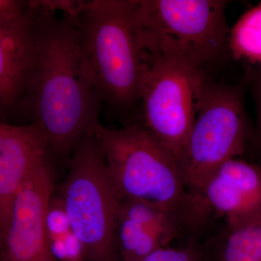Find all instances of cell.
<instances>
[{
    "label": "cell",
    "mask_w": 261,
    "mask_h": 261,
    "mask_svg": "<svg viewBox=\"0 0 261 261\" xmlns=\"http://www.w3.org/2000/svg\"><path fill=\"white\" fill-rule=\"evenodd\" d=\"M61 10L39 2L35 65L20 105L54 155L65 159L101 124L102 106L82 65L74 10L67 3Z\"/></svg>",
    "instance_id": "obj_1"
},
{
    "label": "cell",
    "mask_w": 261,
    "mask_h": 261,
    "mask_svg": "<svg viewBox=\"0 0 261 261\" xmlns=\"http://www.w3.org/2000/svg\"><path fill=\"white\" fill-rule=\"evenodd\" d=\"M136 0H93L74 10L82 65L102 107L135 114L147 56L135 22Z\"/></svg>",
    "instance_id": "obj_2"
},
{
    "label": "cell",
    "mask_w": 261,
    "mask_h": 261,
    "mask_svg": "<svg viewBox=\"0 0 261 261\" xmlns=\"http://www.w3.org/2000/svg\"><path fill=\"white\" fill-rule=\"evenodd\" d=\"M93 135L121 200L157 206L177 220L185 232L204 224L210 211L187 190L176 160L148 130L138 124L119 129L100 124Z\"/></svg>",
    "instance_id": "obj_3"
},
{
    "label": "cell",
    "mask_w": 261,
    "mask_h": 261,
    "mask_svg": "<svg viewBox=\"0 0 261 261\" xmlns=\"http://www.w3.org/2000/svg\"><path fill=\"white\" fill-rule=\"evenodd\" d=\"M225 0H136L135 22L144 50L203 70L229 53Z\"/></svg>",
    "instance_id": "obj_4"
},
{
    "label": "cell",
    "mask_w": 261,
    "mask_h": 261,
    "mask_svg": "<svg viewBox=\"0 0 261 261\" xmlns=\"http://www.w3.org/2000/svg\"><path fill=\"white\" fill-rule=\"evenodd\" d=\"M57 195L83 245L86 261H120L116 230L121 200L93 135L75 147Z\"/></svg>",
    "instance_id": "obj_5"
},
{
    "label": "cell",
    "mask_w": 261,
    "mask_h": 261,
    "mask_svg": "<svg viewBox=\"0 0 261 261\" xmlns=\"http://www.w3.org/2000/svg\"><path fill=\"white\" fill-rule=\"evenodd\" d=\"M250 132L243 87L207 81L178 164L187 190L200 197L224 163L243 154Z\"/></svg>",
    "instance_id": "obj_6"
},
{
    "label": "cell",
    "mask_w": 261,
    "mask_h": 261,
    "mask_svg": "<svg viewBox=\"0 0 261 261\" xmlns=\"http://www.w3.org/2000/svg\"><path fill=\"white\" fill-rule=\"evenodd\" d=\"M203 70L185 62L147 56L140 112L148 130L178 165L207 83ZM179 168V167H178Z\"/></svg>",
    "instance_id": "obj_7"
},
{
    "label": "cell",
    "mask_w": 261,
    "mask_h": 261,
    "mask_svg": "<svg viewBox=\"0 0 261 261\" xmlns=\"http://www.w3.org/2000/svg\"><path fill=\"white\" fill-rule=\"evenodd\" d=\"M54 194L50 161L38 168L15 198L0 261H58L49 248L44 214Z\"/></svg>",
    "instance_id": "obj_8"
},
{
    "label": "cell",
    "mask_w": 261,
    "mask_h": 261,
    "mask_svg": "<svg viewBox=\"0 0 261 261\" xmlns=\"http://www.w3.org/2000/svg\"><path fill=\"white\" fill-rule=\"evenodd\" d=\"M53 154L45 137L35 125L18 126L0 121V250L17 195Z\"/></svg>",
    "instance_id": "obj_9"
},
{
    "label": "cell",
    "mask_w": 261,
    "mask_h": 261,
    "mask_svg": "<svg viewBox=\"0 0 261 261\" xmlns=\"http://www.w3.org/2000/svg\"><path fill=\"white\" fill-rule=\"evenodd\" d=\"M39 3L21 18L0 20V111L21 104L35 65L34 25Z\"/></svg>",
    "instance_id": "obj_10"
},
{
    "label": "cell",
    "mask_w": 261,
    "mask_h": 261,
    "mask_svg": "<svg viewBox=\"0 0 261 261\" xmlns=\"http://www.w3.org/2000/svg\"><path fill=\"white\" fill-rule=\"evenodd\" d=\"M200 197L210 212L233 224L261 213V166L228 160L206 183Z\"/></svg>",
    "instance_id": "obj_11"
},
{
    "label": "cell",
    "mask_w": 261,
    "mask_h": 261,
    "mask_svg": "<svg viewBox=\"0 0 261 261\" xmlns=\"http://www.w3.org/2000/svg\"><path fill=\"white\" fill-rule=\"evenodd\" d=\"M197 249L201 261H261V213L226 224Z\"/></svg>",
    "instance_id": "obj_12"
},
{
    "label": "cell",
    "mask_w": 261,
    "mask_h": 261,
    "mask_svg": "<svg viewBox=\"0 0 261 261\" xmlns=\"http://www.w3.org/2000/svg\"><path fill=\"white\" fill-rule=\"evenodd\" d=\"M116 236L120 261H140L171 242L164 235L119 214Z\"/></svg>",
    "instance_id": "obj_13"
},
{
    "label": "cell",
    "mask_w": 261,
    "mask_h": 261,
    "mask_svg": "<svg viewBox=\"0 0 261 261\" xmlns=\"http://www.w3.org/2000/svg\"><path fill=\"white\" fill-rule=\"evenodd\" d=\"M228 49L235 60L252 66L261 65V2L247 10L230 29Z\"/></svg>",
    "instance_id": "obj_14"
},
{
    "label": "cell",
    "mask_w": 261,
    "mask_h": 261,
    "mask_svg": "<svg viewBox=\"0 0 261 261\" xmlns=\"http://www.w3.org/2000/svg\"><path fill=\"white\" fill-rule=\"evenodd\" d=\"M44 227L48 240L61 238L72 231L63 202L57 195L51 196L44 214Z\"/></svg>",
    "instance_id": "obj_15"
},
{
    "label": "cell",
    "mask_w": 261,
    "mask_h": 261,
    "mask_svg": "<svg viewBox=\"0 0 261 261\" xmlns=\"http://www.w3.org/2000/svg\"><path fill=\"white\" fill-rule=\"evenodd\" d=\"M48 241L51 253L58 261H86L83 245L73 231Z\"/></svg>",
    "instance_id": "obj_16"
},
{
    "label": "cell",
    "mask_w": 261,
    "mask_h": 261,
    "mask_svg": "<svg viewBox=\"0 0 261 261\" xmlns=\"http://www.w3.org/2000/svg\"><path fill=\"white\" fill-rule=\"evenodd\" d=\"M140 261H201L197 247H160Z\"/></svg>",
    "instance_id": "obj_17"
},
{
    "label": "cell",
    "mask_w": 261,
    "mask_h": 261,
    "mask_svg": "<svg viewBox=\"0 0 261 261\" xmlns=\"http://www.w3.org/2000/svg\"><path fill=\"white\" fill-rule=\"evenodd\" d=\"M247 80L251 84L252 97L256 110V128L255 137L261 149V65L252 67L247 74Z\"/></svg>",
    "instance_id": "obj_18"
},
{
    "label": "cell",
    "mask_w": 261,
    "mask_h": 261,
    "mask_svg": "<svg viewBox=\"0 0 261 261\" xmlns=\"http://www.w3.org/2000/svg\"><path fill=\"white\" fill-rule=\"evenodd\" d=\"M31 2L0 0V20H16L28 11Z\"/></svg>",
    "instance_id": "obj_19"
}]
</instances>
